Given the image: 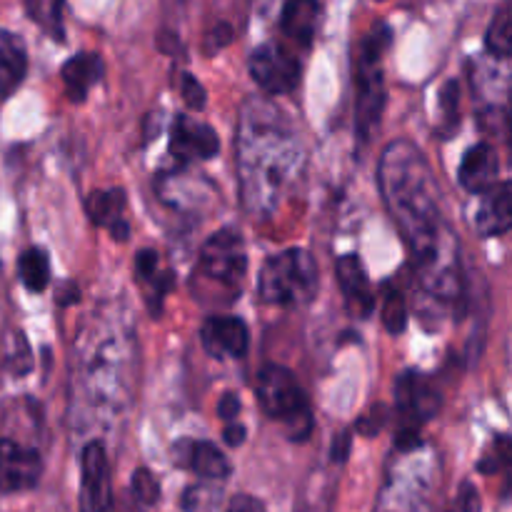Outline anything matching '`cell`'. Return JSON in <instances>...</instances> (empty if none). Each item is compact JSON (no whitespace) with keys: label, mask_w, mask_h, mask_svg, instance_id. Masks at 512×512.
<instances>
[{"label":"cell","mask_w":512,"mask_h":512,"mask_svg":"<svg viewBox=\"0 0 512 512\" xmlns=\"http://www.w3.org/2000/svg\"><path fill=\"white\" fill-rule=\"evenodd\" d=\"M350 438H353L350 433H340L338 438L333 440V448H330V460H333V463L343 465L345 460H348L350 448H353V440Z\"/></svg>","instance_id":"38"},{"label":"cell","mask_w":512,"mask_h":512,"mask_svg":"<svg viewBox=\"0 0 512 512\" xmlns=\"http://www.w3.org/2000/svg\"><path fill=\"white\" fill-rule=\"evenodd\" d=\"M485 45L493 53V58L508 60L512 53V5H500L498 13L493 15L488 33H485Z\"/></svg>","instance_id":"25"},{"label":"cell","mask_w":512,"mask_h":512,"mask_svg":"<svg viewBox=\"0 0 512 512\" xmlns=\"http://www.w3.org/2000/svg\"><path fill=\"white\" fill-rule=\"evenodd\" d=\"M458 180L468 193H488V190L498 183V155H495L493 145H473V148L463 155Z\"/></svg>","instance_id":"18"},{"label":"cell","mask_w":512,"mask_h":512,"mask_svg":"<svg viewBox=\"0 0 512 512\" xmlns=\"http://www.w3.org/2000/svg\"><path fill=\"white\" fill-rule=\"evenodd\" d=\"M378 185L413 258L423 310L433 315L465 305V273L460 243L443 208V193L423 150L413 140L385 145L378 163Z\"/></svg>","instance_id":"1"},{"label":"cell","mask_w":512,"mask_h":512,"mask_svg":"<svg viewBox=\"0 0 512 512\" xmlns=\"http://www.w3.org/2000/svg\"><path fill=\"white\" fill-rule=\"evenodd\" d=\"M225 512H268V510H265L263 500L253 498V495H235Z\"/></svg>","instance_id":"37"},{"label":"cell","mask_w":512,"mask_h":512,"mask_svg":"<svg viewBox=\"0 0 512 512\" xmlns=\"http://www.w3.org/2000/svg\"><path fill=\"white\" fill-rule=\"evenodd\" d=\"M130 493H133L135 503L143 505V508H150L160 500V483L148 468H138L130 478Z\"/></svg>","instance_id":"28"},{"label":"cell","mask_w":512,"mask_h":512,"mask_svg":"<svg viewBox=\"0 0 512 512\" xmlns=\"http://www.w3.org/2000/svg\"><path fill=\"white\" fill-rule=\"evenodd\" d=\"M28 75V50L10 30L0 28V100L10 98Z\"/></svg>","instance_id":"22"},{"label":"cell","mask_w":512,"mask_h":512,"mask_svg":"<svg viewBox=\"0 0 512 512\" xmlns=\"http://www.w3.org/2000/svg\"><path fill=\"white\" fill-rule=\"evenodd\" d=\"M85 210H88L90 223L105 228L113 235L118 243L128 240L130 225L123 220L125 213V190L123 188H108V190H95L85 200Z\"/></svg>","instance_id":"17"},{"label":"cell","mask_w":512,"mask_h":512,"mask_svg":"<svg viewBox=\"0 0 512 512\" xmlns=\"http://www.w3.org/2000/svg\"><path fill=\"white\" fill-rule=\"evenodd\" d=\"M510 200L508 180H498L488 193H483V203H480L478 215H475V225H478L480 235L495 238V235L508 233L512 223Z\"/></svg>","instance_id":"21"},{"label":"cell","mask_w":512,"mask_h":512,"mask_svg":"<svg viewBox=\"0 0 512 512\" xmlns=\"http://www.w3.org/2000/svg\"><path fill=\"white\" fill-rule=\"evenodd\" d=\"M335 275H338V285L340 290H343L350 313L360 320L370 318L375 308V293L360 255H340V260L335 263Z\"/></svg>","instance_id":"16"},{"label":"cell","mask_w":512,"mask_h":512,"mask_svg":"<svg viewBox=\"0 0 512 512\" xmlns=\"http://www.w3.org/2000/svg\"><path fill=\"white\" fill-rule=\"evenodd\" d=\"M60 75H63V85L70 103H83L90 90L103 80V58L98 53H78L70 60H65Z\"/></svg>","instance_id":"20"},{"label":"cell","mask_w":512,"mask_h":512,"mask_svg":"<svg viewBox=\"0 0 512 512\" xmlns=\"http://www.w3.org/2000/svg\"><path fill=\"white\" fill-rule=\"evenodd\" d=\"M385 420H388V410H385V405H375L370 413H365L363 418L358 420L355 430H358L360 435H378L380 430H383Z\"/></svg>","instance_id":"35"},{"label":"cell","mask_w":512,"mask_h":512,"mask_svg":"<svg viewBox=\"0 0 512 512\" xmlns=\"http://www.w3.org/2000/svg\"><path fill=\"white\" fill-rule=\"evenodd\" d=\"M220 493H210V488L198 485V488H190L183 498V510L185 512H210L215 510V498Z\"/></svg>","instance_id":"33"},{"label":"cell","mask_w":512,"mask_h":512,"mask_svg":"<svg viewBox=\"0 0 512 512\" xmlns=\"http://www.w3.org/2000/svg\"><path fill=\"white\" fill-rule=\"evenodd\" d=\"M318 263L305 248H288L265 260L258 275V295L263 303L280 308H303L318 295Z\"/></svg>","instance_id":"8"},{"label":"cell","mask_w":512,"mask_h":512,"mask_svg":"<svg viewBox=\"0 0 512 512\" xmlns=\"http://www.w3.org/2000/svg\"><path fill=\"white\" fill-rule=\"evenodd\" d=\"M448 512H483V500H480L478 488H475L470 480L460 483L458 493H455V500Z\"/></svg>","instance_id":"32"},{"label":"cell","mask_w":512,"mask_h":512,"mask_svg":"<svg viewBox=\"0 0 512 512\" xmlns=\"http://www.w3.org/2000/svg\"><path fill=\"white\" fill-rule=\"evenodd\" d=\"M213 40H215L213 53H218V50L223 48V45H228L230 40H233V30H230V25H225V23L215 25V28H213Z\"/></svg>","instance_id":"41"},{"label":"cell","mask_w":512,"mask_h":512,"mask_svg":"<svg viewBox=\"0 0 512 512\" xmlns=\"http://www.w3.org/2000/svg\"><path fill=\"white\" fill-rule=\"evenodd\" d=\"M383 323L390 335H400L408 328V300L393 283H385L383 288Z\"/></svg>","instance_id":"26"},{"label":"cell","mask_w":512,"mask_h":512,"mask_svg":"<svg viewBox=\"0 0 512 512\" xmlns=\"http://www.w3.org/2000/svg\"><path fill=\"white\" fill-rule=\"evenodd\" d=\"M218 415L225 423H238L240 415V398L235 393H225L218 403Z\"/></svg>","instance_id":"36"},{"label":"cell","mask_w":512,"mask_h":512,"mask_svg":"<svg viewBox=\"0 0 512 512\" xmlns=\"http://www.w3.org/2000/svg\"><path fill=\"white\" fill-rule=\"evenodd\" d=\"M200 343L213 360H240L248 355L250 330L235 315H210L200 328Z\"/></svg>","instance_id":"14"},{"label":"cell","mask_w":512,"mask_h":512,"mask_svg":"<svg viewBox=\"0 0 512 512\" xmlns=\"http://www.w3.org/2000/svg\"><path fill=\"white\" fill-rule=\"evenodd\" d=\"M393 43V30L385 20L370 28L363 43L358 48L355 60V130H358L360 143H368L380 123V115L385 108V75H383V55L388 53Z\"/></svg>","instance_id":"6"},{"label":"cell","mask_w":512,"mask_h":512,"mask_svg":"<svg viewBox=\"0 0 512 512\" xmlns=\"http://www.w3.org/2000/svg\"><path fill=\"white\" fill-rule=\"evenodd\" d=\"M305 168L308 145L295 120L263 95L245 98L235 128V173L245 213L258 220L278 215Z\"/></svg>","instance_id":"3"},{"label":"cell","mask_w":512,"mask_h":512,"mask_svg":"<svg viewBox=\"0 0 512 512\" xmlns=\"http://www.w3.org/2000/svg\"><path fill=\"white\" fill-rule=\"evenodd\" d=\"M255 395H258L260 410L273 423L285 428L293 443H305L313 435L315 415L303 385L283 365H265L255 380Z\"/></svg>","instance_id":"7"},{"label":"cell","mask_w":512,"mask_h":512,"mask_svg":"<svg viewBox=\"0 0 512 512\" xmlns=\"http://www.w3.org/2000/svg\"><path fill=\"white\" fill-rule=\"evenodd\" d=\"M440 475V458L430 445L413 453H395L375 498L373 512H433Z\"/></svg>","instance_id":"4"},{"label":"cell","mask_w":512,"mask_h":512,"mask_svg":"<svg viewBox=\"0 0 512 512\" xmlns=\"http://www.w3.org/2000/svg\"><path fill=\"white\" fill-rule=\"evenodd\" d=\"M43 460L35 448L0 438V493H23L38 485Z\"/></svg>","instance_id":"12"},{"label":"cell","mask_w":512,"mask_h":512,"mask_svg":"<svg viewBox=\"0 0 512 512\" xmlns=\"http://www.w3.org/2000/svg\"><path fill=\"white\" fill-rule=\"evenodd\" d=\"M5 368L13 375H28L33 370V353L28 348V340L23 333H15V340H8V353H5Z\"/></svg>","instance_id":"29"},{"label":"cell","mask_w":512,"mask_h":512,"mask_svg":"<svg viewBox=\"0 0 512 512\" xmlns=\"http://www.w3.org/2000/svg\"><path fill=\"white\" fill-rule=\"evenodd\" d=\"M458 100H460V88L458 80H448L440 90V123L443 130L440 133L448 135L458 128Z\"/></svg>","instance_id":"30"},{"label":"cell","mask_w":512,"mask_h":512,"mask_svg":"<svg viewBox=\"0 0 512 512\" xmlns=\"http://www.w3.org/2000/svg\"><path fill=\"white\" fill-rule=\"evenodd\" d=\"M135 278H138L145 300H148L150 315L158 318L160 310H163L165 295L173 290V273L160 268V258L155 250L143 248L135 255Z\"/></svg>","instance_id":"19"},{"label":"cell","mask_w":512,"mask_h":512,"mask_svg":"<svg viewBox=\"0 0 512 512\" xmlns=\"http://www.w3.org/2000/svg\"><path fill=\"white\" fill-rule=\"evenodd\" d=\"M80 300V288L78 285L73 283V280H68V283H63L60 285V290H58V305H73V303H78Z\"/></svg>","instance_id":"40"},{"label":"cell","mask_w":512,"mask_h":512,"mask_svg":"<svg viewBox=\"0 0 512 512\" xmlns=\"http://www.w3.org/2000/svg\"><path fill=\"white\" fill-rule=\"evenodd\" d=\"M220 153V140L210 125L193 120L190 115H175L170 125V155L180 165L195 160H213Z\"/></svg>","instance_id":"13"},{"label":"cell","mask_w":512,"mask_h":512,"mask_svg":"<svg viewBox=\"0 0 512 512\" xmlns=\"http://www.w3.org/2000/svg\"><path fill=\"white\" fill-rule=\"evenodd\" d=\"M80 512H113L108 450L100 440H88L83 448V483H80Z\"/></svg>","instance_id":"11"},{"label":"cell","mask_w":512,"mask_h":512,"mask_svg":"<svg viewBox=\"0 0 512 512\" xmlns=\"http://www.w3.org/2000/svg\"><path fill=\"white\" fill-rule=\"evenodd\" d=\"M320 5L318 3H288L280 18V28L303 48H310L315 38V28H318Z\"/></svg>","instance_id":"23"},{"label":"cell","mask_w":512,"mask_h":512,"mask_svg":"<svg viewBox=\"0 0 512 512\" xmlns=\"http://www.w3.org/2000/svg\"><path fill=\"white\" fill-rule=\"evenodd\" d=\"M63 3H53V0H38V3H28L25 10H28L30 18L40 25L48 35H53L58 43H63L65 30H63Z\"/></svg>","instance_id":"27"},{"label":"cell","mask_w":512,"mask_h":512,"mask_svg":"<svg viewBox=\"0 0 512 512\" xmlns=\"http://www.w3.org/2000/svg\"><path fill=\"white\" fill-rule=\"evenodd\" d=\"M170 453H173V460L178 468L190 470V473L208 480V483H223L233 473L228 458L213 443H208V440H178Z\"/></svg>","instance_id":"15"},{"label":"cell","mask_w":512,"mask_h":512,"mask_svg":"<svg viewBox=\"0 0 512 512\" xmlns=\"http://www.w3.org/2000/svg\"><path fill=\"white\" fill-rule=\"evenodd\" d=\"M138 340L120 303H103L85 318L70 363V423L78 433H115L135 403Z\"/></svg>","instance_id":"2"},{"label":"cell","mask_w":512,"mask_h":512,"mask_svg":"<svg viewBox=\"0 0 512 512\" xmlns=\"http://www.w3.org/2000/svg\"><path fill=\"white\" fill-rule=\"evenodd\" d=\"M18 275L30 293H43L50 285V260L43 248H28L18 258Z\"/></svg>","instance_id":"24"},{"label":"cell","mask_w":512,"mask_h":512,"mask_svg":"<svg viewBox=\"0 0 512 512\" xmlns=\"http://www.w3.org/2000/svg\"><path fill=\"white\" fill-rule=\"evenodd\" d=\"M508 463H510V440L505 438V435H500V438L493 440V445L485 450L483 458H480L478 473L495 475L500 473V470L508 468Z\"/></svg>","instance_id":"31"},{"label":"cell","mask_w":512,"mask_h":512,"mask_svg":"<svg viewBox=\"0 0 512 512\" xmlns=\"http://www.w3.org/2000/svg\"><path fill=\"white\" fill-rule=\"evenodd\" d=\"M395 410H398V428L420 430L433 420L440 410V393L433 380L420 370H405L395 380Z\"/></svg>","instance_id":"9"},{"label":"cell","mask_w":512,"mask_h":512,"mask_svg":"<svg viewBox=\"0 0 512 512\" xmlns=\"http://www.w3.org/2000/svg\"><path fill=\"white\" fill-rule=\"evenodd\" d=\"M180 93H183L185 103H188L193 110H203L205 108V98H208V93H205L203 83H200L195 75H190V73L183 75V83H180Z\"/></svg>","instance_id":"34"},{"label":"cell","mask_w":512,"mask_h":512,"mask_svg":"<svg viewBox=\"0 0 512 512\" xmlns=\"http://www.w3.org/2000/svg\"><path fill=\"white\" fill-rule=\"evenodd\" d=\"M248 275V250L243 235L233 228H223L205 240L200 250L198 268L190 278V290L200 303H235Z\"/></svg>","instance_id":"5"},{"label":"cell","mask_w":512,"mask_h":512,"mask_svg":"<svg viewBox=\"0 0 512 512\" xmlns=\"http://www.w3.org/2000/svg\"><path fill=\"white\" fill-rule=\"evenodd\" d=\"M245 438H248V430H245V425H240V423L225 425L223 440L230 445V448H240V445L245 443Z\"/></svg>","instance_id":"39"},{"label":"cell","mask_w":512,"mask_h":512,"mask_svg":"<svg viewBox=\"0 0 512 512\" xmlns=\"http://www.w3.org/2000/svg\"><path fill=\"white\" fill-rule=\"evenodd\" d=\"M250 75L255 83L265 90L268 95H285L293 93L300 83V60L290 53L285 45L275 43H260L258 48L250 53Z\"/></svg>","instance_id":"10"}]
</instances>
